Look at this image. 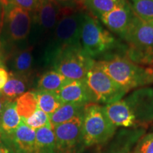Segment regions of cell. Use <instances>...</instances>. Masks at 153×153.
<instances>
[{"label":"cell","instance_id":"1","mask_svg":"<svg viewBox=\"0 0 153 153\" xmlns=\"http://www.w3.org/2000/svg\"><path fill=\"white\" fill-rule=\"evenodd\" d=\"M80 44L83 52L95 61L126 55L124 42L118 40L98 19L85 9L82 22Z\"/></svg>","mask_w":153,"mask_h":153},{"label":"cell","instance_id":"2","mask_svg":"<svg viewBox=\"0 0 153 153\" xmlns=\"http://www.w3.org/2000/svg\"><path fill=\"white\" fill-rule=\"evenodd\" d=\"M85 9L80 4L63 6L62 14L45 47L44 60L52 63L63 51L72 47H81L82 22Z\"/></svg>","mask_w":153,"mask_h":153},{"label":"cell","instance_id":"3","mask_svg":"<svg viewBox=\"0 0 153 153\" xmlns=\"http://www.w3.org/2000/svg\"><path fill=\"white\" fill-rule=\"evenodd\" d=\"M96 64L127 92L153 84V68L140 65L126 56L116 55Z\"/></svg>","mask_w":153,"mask_h":153},{"label":"cell","instance_id":"4","mask_svg":"<svg viewBox=\"0 0 153 153\" xmlns=\"http://www.w3.org/2000/svg\"><path fill=\"white\" fill-rule=\"evenodd\" d=\"M125 56L140 65L153 68V26L136 14L123 36Z\"/></svg>","mask_w":153,"mask_h":153},{"label":"cell","instance_id":"5","mask_svg":"<svg viewBox=\"0 0 153 153\" xmlns=\"http://www.w3.org/2000/svg\"><path fill=\"white\" fill-rule=\"evenodd\" d=\"M117 128L111 123L104 106L91 103L85 106L82 122V135L86 147L107 144Z\"/></svg>","mask_w":153,"mask_h":153},{"label":"cell","instance_id":"6","mask_svg":"<svg viewBox=\"0 0 153 153\" xmlns=\"http://www.w3.org/2000/svg\"><path fill=\"white\" fill-rule=\"evenodd\" d=\"M85 80L95 104L104 106L111 104L122 99L128 93L107 75L96 61Z\"/></svg>","mask_w":153,"mask_h":153},{"label":"cell","instance_id":"7","mask_svg":"<svg viewBox=\"0 0 153 153\" xmlns=\"http://www.w3.org/2000/svg\"><path fill=\"white\" fill-rule=\"evenodd\" d=\"M95 60L83 52L81 47L69 48L53 61V69L70 80H84Z\"/></svg>","mask_w":153,"mask_h":153},{"label":"cell","instance_id":"8","mask_svg":"<svg viewBox=\"0 0 153 153\" xmlns=\"http://www.w3.org/2000/svg\"><path fill=\"white\" fill-rule=\"evenodd\" d=\"M63 6L51 0H39L38 7L32 14L30 39L33 43L43 41L51 36L62 14Z\"/></svg>","mask_w":153,"mask_h":153},{"label":"cell","instance_id":"9","mask_svg":"<svg viewBox=\"0 0 153 153\" xmlns=\"http://www.w3.org/2000/svg\"><path fill=\"white\" fill-rule=\"evenodd\" d=\"M83 114L53 128L57 153H82L85 150L82 135Z\"/></svg>","mask_w":153,"mask_h":153},{"label":"cell","instance_id":"10","mask_svg":"<svg viewBox=\"0 0 153 153\" xmlns=\"http://www.w3.org/2000/svg\"><path fill=\"white\" fill-rule=\"evenodd\" d=\"M135 128H146L153 122V87H143L134 89L123 97Z\"/></svg>","mask_w":153,"mask_h":153},{"label":"cell","instance_id":"11","mask_svg":"<svg viewBox=\"0 0 153 153\" xmlns=\"http://www.w3.org/2000/svg\"><path fill=\"white\" fill-rule=\"evenodd\" d=\"M5 33L9 42H22L30 35L32 14L27 10L7 4L4 5V22Z\"/></svg>","mask_w":153,"mask_h":153},{"label":"cell","instance_id":"12","mask_svg":"<svg viewBox=\"0 0 153 153\" xmlns=\"http://www.w3.org/2000/svg\"><path fill=\"white\" fill-rule=\"evenodd\" d=\"M135 14L128 0L114 10L101 15L99 20L112 33L120 38L123 36Z\"/></svg>","mask_w":153,"mask_h":153},{"label":"cell","instance_id":"13","mask_svg":"<svg viewBox=\"0 0 153 153\" xmlns=\"http://www.w3.org/2000/svg\"><path fill=\"white\" fill-rule=\"evenodd\" d=\"M145 129L143 127L120 129L101 153H133L137 143L145 135Z\"/></svg>","mask_w":153,"mask_h":153},{"label":"cell","instance_id":"14","mask_svg":"<svg viewBox=\"0 0 153 153\" xmlns=\"http://www.w3.org/2000/svg\"><path fill=\"white\" fill-rule=\"evenodd\" d=\"M63 104H74L82 106L94 103L85 80H70L57 92Z\"/></svg>","mask_w":153,"mask_h":153},{"label":"cell","instance_id":"15","mask_svg":"<svg viewBox=\"0 0 153 153\" xmlns=\"http://www.w3.org/2000/svg\"><path fill=\"white\" fill-rule=\"evenodd\" d=\"M4 140L14 153H36V130L28 126L23 120L12 135Z\"/></svg>","mask_w":153,"mask_h":153},{"label":"cell","instance_id":"16","mask_svg":"<svg viewBox=\"0 0 153 153\" xmlns=\"http://www.w3.org/2000/svg\"><path fill=\"white\" fill-rule=\"evenodd\" d=\"M22 118L17 112L16 101H8L0 117V137L8 138L20 125Z\"/></svg>","mask_w":153,"mask_h":153},{"label":"cell","instance_id":"17","mask_svg":"<svg viewBox=\"0 0 153 153\" xmlns=\"http://www.w3.org/2000/svg\"><path fill=\"white\" fill-rule=\"evenodd\" d=\"M33 46L19 49L11 53L9 57V67L11 72L29 75L33 67Z\"/></svg>","mask_w":153,"mask_h":153},{"label":"cell","instance_id":"18","mask_svg":"<svg viewBox=\"0 0 153 153\" xmlns=\"http://www.w3.org/2000/svg\"><path fill=\"white\" fill-rule=\"evenodd\" d=\"M28 76L9 72V79L1 89V94L7 100L13 101L24 94L28 87Z\"/></svg>","mask_w":153,"mask_h":153},{"label":"cell","instance_id":"19","mask_svg":"<svg viewBox=\"0 0 153 153\" xmlns=\"http://www.w3.org/2000/svg\"><path fill=\"white\" fill-rule=\"evenodd\" d=\"M126 0H80L79 4L93 16L99 19L101 15L114 10Z\"/></svg>","mask_w":153,"mask_h":153},{"label":"cell","instance_id":"20","mask_svg":"<svg viewBox=\"0 0 153 153\" xmlns=\"http://www.w3.org/2000/svg\"><path fill=\"white\" fill-rule=\"evenodd\" d=\"M36 153H57L55 133L51 127L36 130Z\"/></svg>","mask_w":153,"mask_h":153},{"label":"cell","instance_id":"21","mask_svg":"<svg viewBox=\"0 0 153 153\" xmlns=\"http://www.w3.org/2000/svg\"><path fill=\"white\" fill-rule=\"evenodd\" d=\"M70 80L56 70H50L41 76L38 81V90L57 92Z\"/></svg>","mask_w":153,"mask_h":153},{"label":"cell","instance_id":"22","mask_svg":"<svg viewBox=\"0 0 153 153\" xmlns=\"http://www.w3.org/2000/svg\"><path fill=\"white\" fill-rule=\"evenodd\" d=\"M85 106L70 103L62 105L56 111L49 116L53 129L55 126L68 121L78 115L83 114Z\"/></svg>","mask_w":153,"mask_h":153},{"label":"cell","instance_id":"23","mask_svg":"<svg viewBox=\"0 0 153 153\" xmlns=\"http://www.w3.org/2000/svg\"><path fill=\"white\" fill-rule=\"evenodd\" d=\"M38 108L51 116L63 105V102L55 91L38 90L36 91Z\"/></svg>","mask_w":153,"mask_h":153},{"label":"cell","instance_id":"24","mask_svg":"<svg viewBox=\"0 0 153 153\" xmlns=\"http://www.w3.org/2000/svg\"><path fill=\"white\" fill-rule=\"evenodd\" d=\"M15 101L17 112L23 120L29 118L38 107L36 91L25 92L18 97Z\"/></svg>","mask_w":153,"mask_h":153},{"label":"cell","instance_id":"25","mask_svg":"<svg viewBox=\"0 0 153 153\" xmlns=\"http://www.w3.org/2000/svg\"><path fill=\"white\" fill-rule=\"evenodd\" d=\"M134 13L143 20L153 19V0H128Z\"/></svg>","mask_w":153,"mask_h":153},{"label":"cell","instance_id":"26","mask_svg":"<svg viewBox=\"0 0 153 153\" xmlns=\"http://www.w3.org/2000/svg\"><path fill=\"white\" fill-rule=\"evenodd\" d=\"M23 120L26 125L33 130H37L38 128H41L45 127V126L51 127L53 128L49 116L38 107L36 110V111L29 118Z\"/></svg>","mask_w":153,"mask_h":153},{"label":"cell","instance_id":"27","mask_svg":"<svg viewBox=\"0 0 153 153\" xmlns=\"http://www.w3.org/2000/svg\"><path fill=\"white\" fill-rule=\"evenodd\" d=\"M133 153H153V133L142 136L135 145Z\"/></svg>","mask_w":153,"mask_h":153},{"label":"cell","instance_id":"28","mask_svg":"<svg viewBox=\"0 0 153 153\" xmlns=\"http://www.w3.org/2000/svg\"><path fill=\"white\" fill-rule=\"evenodd\" d=\"M7 2L33 12L38 7L39 0H7Z\"/></svg>","mask_w":153,"mask_h":153},{"label":"cell","instance_id":"29","mask_svg":"<svg viewBox=\"0 0 153 153\" xmlns=\"http://www.w3.org/2000/svg\"><path fill=\"white\" fill-rule=\"evenodd\" d=\"M0 153H14L9 143L1 137H0Z\"/></svg>","mask_w":153,"mask_h":153},{"label":"cell","instance_id":"30","mask_svg":"<svg viewBox=\"0 0 153 153\" xmlns=\"http://www.w3.org/2000/svg\"><path fill=\"white\" fill-rule=\"evenodd\" d=\"M9 73L4 67H0V90L3 89L9 79Z\"/></svg>","mask_w":153,"mask_h":153},{"label":"cell","instance_id":"31","mask_svg":"<svg viewBox=\"0 0 153 153\" xmlns=\"http://www.w3.org/2000/svg\"><path fill=\"white\" fill-rule=\"evenodd\" d=\"M51 1L62 6H73L79 4L78 0H51Z\"/></svg>","mask_w":153,"mask_h":153},{"label":"cell","instance_id":"32","mask_svg":"<svg viewBox=\"0 0 153 153\" xmlns=\"http://www.w3.org/2000/svg\"><path fill=\"white\" fill-rule=\"evenodd\" d=\"M8 101L7 99L5 98L2 95V94H0V117H1V115L2 114V111L4 110V108L6 104L8 102Z\"/></svg>","mask_w":153,"mask_h":153},{"label":"cell","instance_id":"33","mask_svg":"<svg viewBox=\"0 0 153 153\" xmlns=\"http://www.w3.org/2000/svg\"><path fill=\"white\" fill-rule=\"evenodd\" d=\"M4 4L0 0V27L2 26L4 22Z\"/></svg>","mask_w":153,"mask_h":153},{"label":"cell","instance_id":"34","mask_svg":"<svg viewBox=\"0 0 153 153\" xmlns=\"http://www.w3.org/2000/svg\"><path fill=\"white\" fill-rule=\"evenodd\" d=\"M147 22H149L151 25H152V26H153V19H151V20H148V21H147Z\"/></svg>","mask_w":153,"mask_h":153},{"label":"cell","instance_id":"35","mask_svg":"<svg viewBox=\"0 0 153 153\" xmlns=\"http://www.w3.org/2000/svg\"><path fill=\"white\" fill-rule=\"evenodd\" d=\"M0 67H4V66H3V64H2V62H1V59H0Z\"/></svg>","mask_w":153,"mask_h":153},{"label":"cell","instance_id":"36","mask_svg":"<svg viewBox=\"0 0 153 153\" xmlns=\"http://www.w3.org/2000/svg\"><path fill=\"white\" fill-rule=\"evenodd\" d=\"M1 94V90H0V94Z\"/></svg>","mask_w":153,"mask_h":153},{"label":"cell","instance_id":"37","mask_svg":"<svg viewBox=\"0 0 153 153\" xmlns=\"http://www.w3.org/2000/svg\"><path fill=\"white\" fill-rule=\"evenodd\" d=\"M80 1V0H78V1Z\"/></svg>","mask_w":153,"mask_h":153},{"label":"cell","instance_id":"38","mask_svg":"<svg viewBox=\"0 0 153 153\" xmlns=\"http://www.w3.org/2000/svg\"><path fill=\"white\" fill-rule=\"evenodd\" d=\"M0 56H1V54H0Z\"/></svg>","mask_w":153,"mask_h":153}]
</instances>
